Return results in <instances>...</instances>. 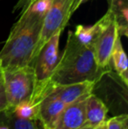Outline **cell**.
Segmentation results:
<instances>
[{
	"label": "cell",
	"instance_id": "9",
	"mask_svg": "<svg viewBox=\"0 0 128 129\" xmlns=\"http://www.w3.org/2000/svg\"><path fill=\"white\" fill-rule=\"evenodd\" d=\"M108 108L102 99L91 93L86 99L85 115L86 121L84 126H95L106 121Z\"/></svg>",
	"mask_w": 128,
	"mask_h": 129
},
{
	"label": "cell",
	"instance_id": "23",
	"mask_svg": "<svg viewBox=\"0 0 128 129\" xmlns=\"http://www.w3.org/2000/svg\"><path fill=\"white\" fill-rule=\"evenodd\" d=\"M0 68H1V61H0Z\"/></svg>",
	"mask_w": 128,
	"mask_h": 129
},
{
	"label": "cell",
	"instance_id": "4",
	"mask_svg": "<svg viewBox=\"0 0 128 129\" xmlns=\"http://www.w3.org/2000/svg\"><path fill=\"white\" fill-rule=\"evenodd\" d=\"M98 22L100 31L92 44V49L97 66L101 70H106L110 66L111 52L119 36L118 22L112 7H110Z\"/></svg>",
	"mask_w": 128,
	"mask_h": 129
},
{
	"label": "cell",
	"instance_id": "13",
	"mask_svg": "<svg viewBox=\"0 0 128 129\" xmlns=\"http://www.w3.org/2000/svg\"><path fill=\"white\" fill-rule=\"evenodd\" d=\"M107 129H128V117L126 113L117 115L105 121Z\"/></svg>",
	"mask_w": 128,
	"mask_h": 129
},
{
	"label": "cell",
	"instance_id": "10",
	"mask_svg": "<svg viewBox=\"0 0 128 129\" xmlns=\"http://www.w3.org/2000/svg\"><path fill=\"white\" fill-rule=\"evenodd\" d=\"M111 61H112L113 68L118 77L127 86L128 83V61L126 54L123 48L120 35L118 37L113 47L111 55Z\"/></svg>",
	"mask_w": 128,
	"mask_h": 129
},
{
	"label": "cell",
	"instance_id": "3",
	"mask_svg": "<svg viewBox=\"0 0 128 129\" xmlns=\"http://www.w3.org/2000/svg\"><path fill=\"white\" fill-rule=\"evenodd\" d=\"M2 77L8 104L6 112L12 111L22 101L29 100L35 83L33 67L26 66L12 70H2Z\"/></svg>",
	"mask_w": 128,
	"mask_h": 129
},
{
	"label": "cell",
	"instance_id": "17",
	"mask_svg": "<svg viewBox=\"0 0 128 129\" xmlns=\"http://www.w3.org/2000/svg\"><path fill=\"white\" fill-rule=\"evenodd\" d=\"M35 0H19L18 3L16 4V5L14 6V9H13V12L15 11H18V10H24L26 9V7L29 6L31 4H32Z\"/></svg>",
	"mask_w": 128,
	"mask_h": 129
},
{
	"label": "cell",
	"instance_id": "5",
	"mask_svg": "<svg viewBox=\"0 0 128 129\" xmlns=\"http://www.w3.org/2000/svg\"><path fill=\"white\" fill-rule=\"evenodd\" d=\"M75 0H52L51 6L44 16L41 30L36 45L34 57L41 50L46 42L57 32L64 30L73 12Z\"/></svg>",
	"mask_w": 128,
	"mask_h": 129
},
{
	"label": "cell",
	"instance_id": "21",
	"mask_svg": "<svg viewBox=\"0 0 128 129\" xmlns=\"http://www.w3.org/2000/svg\"><path fill=\"white\" fill-rule=\"evenodd\" d=\"M79 129H93V127H91V126H83V127Z\"/></svg>",
	"mask_w": 128,
	"mask_h": 129
},
{
	"label": "cell",
	"instance_id": "7",
	"mask_svg": "<svg viewBox=\"0 0 128 129\" xmlns=\"http://www.w3.org/2000/svg\"><path fill=\"white\" fill-rule=\"evenodd\" d=\"M88 97L66 105L52 129H79L83 127L86 121L85 105Z\"/></svg>",
	"mask_w": 128,
	"mask_h": 129
},
{
	"label": "cell",
	"instance_id": "14",
	"mask_svg": "<svg viewBox=\"0 0 128 129\" xmlns=\"http://www.w3.org/2000/svg\"><path fill=\"white\" fill-rule=\"evenodd\" d=\"M52 0H35L29 5V9L32 12L39 15L45 16L51 6Z\"/></svg>",
	"mask_w": 128,
	"mask_h": 129
},
{
	"label": "cell",
	"instance_id": "8",
	"mask_svg": "<svg viewBox=\"0 0 128 129\" xmlns=\"http://www.w3.org/2000/svg\"><path fill=\"white\" fill-rule=\"evenodd\" d=\"M66 104L55 98L51 93H48L38 106V121L43 129H52L57 119L66 107Z\"/></svg>",
	"mask_w": 128,
	"mask_h": 129
},
{
	"label": "cell",
	"instance_id": "24",
	"mask_svg": "<svg viewBox=\"0 0 128 129\" xmlns=\"http://www.w3.org/2000/svg\"><path fill=\"white\" fill-rule=\"evenodd\" d=\"M112 1H115V0H112Z\"/></svg>",
	"mask_w": 128,
	"mask_h": 129
},
{
	"label": "cell",
	"instance_id": "18",
	"mask_svg": "<svg viewBox=\"0 0 128 129\" xmlns=\"http://www.w3.org/2000/svg\"><path fill=\"white\" fill-rule=\"evenodd\" d=\"M85 1H87V0H75V4H74V6H73V12H75V11H76L77 9L79 8V6H80L82 3H84Z\"/></svg>",
	"mask_w": 128,
	"mask_h": 129
},
{
	"label": "cell",
	"instance_id": "12",
	"mask_svg": "<svg viewBox=\"0 0 128 129\" xmlns=\"http://www.w3.org/2000/svg\"><path fill=\"white\" fill-rule=\"evenodd\" d=\"M12 112L19 119L38 120V107L32 105L30 100H24L18 104L12 109Z\"/></svg>",
	"mask_w": 128,
	"mask_h": 129
},
{
	"label": "cell",
	"instance_id": "11",
	"mask_svg": "<svg viewBox=\"0 0 128 129\" xmlns=\"http://www.w3.org/2000/svg\"><path fill=\"white\" fill-rule=\"evenodd\" d=\"M100 31V24L97 21L93 26H85L82 25H78L75 27V31L74 33L75 39L82 45L91 46L96 39L97 35Z\"/></svg>",
	"mask_w": 128,
	"mask_h": 129
},
{
	"label": "cell",
	"instance_id": "2",
	"mask_svg": "<svg viewBox=\"0 0 128 129\" xmlns=\"http://www.w3.org/2000/svg\"><path fill=\"white\" fill-rule=\"evenodd\" d=\"M104 70L97 66L92 47L81 44L74 33L69 31L66 47L50 77L49 83L69 84L97 81Z\"/></svg>",
	"mask_w": 128,
	"mask_h": 129
},
{
	"label": "cell",
	"instance_id": "1",
	"mask_svg": "<svg viewBox=\"0 0 128 129\" xmlns=\"http://www.w3.org/2000/svg\"><path fill=\"white\" fill-rule=\"evenodd\" d=\"M43 19L44 16L32 12L29 7L22 11L0 51L2 70L33 67L34 53Z\"/></svg>",
	"mask_w": 128,
	"mask_h": 129
},
{
	"label": "cell",
	"instance_id": "6",
	"mask_svg": "<svg viewBox=\"0 0 128 129\" xmlns=\"http://www.w3.org/2000/svg\"><path fill=\"white\" fill-rule=\"evenodd\" d=\"M95 83L96 81H84L81 83H69V84L50 83L47 94L51 93L53 96L68 105L93 93Z\"/></svg>",
	"mask_w": 128,
	"mask_h": 129
},
{
	"label": "cell",
	"instance_id": "22",
	"mask_svg": "<svg viewBox=\"0 0 128 129\" xmlns=\"http://www.w3.org/2000/svg\"><path fill=\"white\" fill-rule=\"evenodd\" d=\"M1 73H2V70H1V68H0V75H1Z\"/></svg>",
	"mask_w": 128,
	"mask_h": 129
},
{
	"label": "cell",
	"instance_id": "20",
	"mask_svg": "<svg viewBox=\"0 0 128 129\" xmlns=\"http://www.w3.org/2000/svg\"><path fill=\"white\" fill-rule=\"evenodd\" d=\"M0 129H12L8 124L5 123H0Z\"/></svg>",
	"mask_w": 128,
	"mask_h": 129
},
{
	"label": "cell",
	"instance_id": "15",
	"mask_svg": "<svg viewBox=\"0 0 128 129\" xmlns=\"http://www.w3.org/2000/svg\"><path fill=\"white\" fill-rule=\"evenodd\" d=\"M35 122V120L19 119V118L15 117V119L12 121V129H38Z\"/></svg>",
	"mask_w": 128,
	"mask_h": 129
},
{
	"label": "cell",
	"instance_id": "19",
	"mask_svg": "<svg viewBox=\"0 0 128 129\" xmlns=\"http://www.w3.org/2000/svg\"><path fill=\"white\" fill-rule=\"evenodd\" d=\"M93 129H107V127H106V123L105 122L101 123L100 125H98V126L93 127Z\"/></svg>",
	"mask_w": 128,
	"mask_h": 129
},
{
	"label": "cell",
	"instance_id": "16",
	"mask_svg": "<svg viewBox=\"0 0 128 129\" xmlns=\"http://www.w3.org/2000/svg\"><path fill=\"white\" fill-rule=\"evenodd\" d=\"M7 110H8V104H7L6 97H5L3 77H2L1 73V75H0V113L6 112Z\"/></svg>",
	"mask_w": 128,
	"mask_h": 129
}]
</instances>
